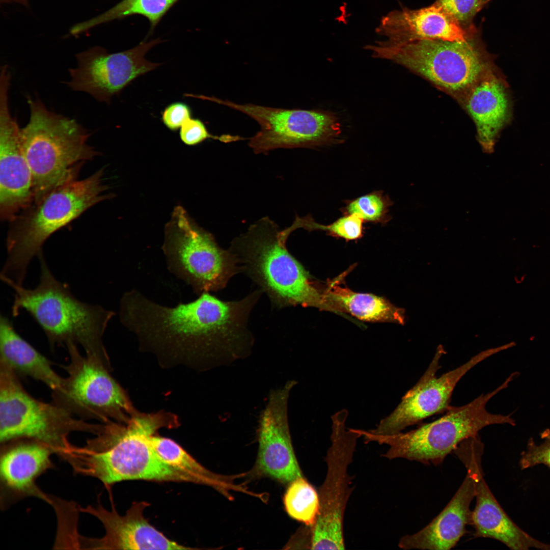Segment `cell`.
Returning <instances> with one entry per match:
<instances>
[{"label": "cell", "instance_id": "8fae6325", "mask_svg": "<svg viewBox=\"0 0 550 550\" xmlns=\"http://www.w3.org/2000/svg\"><path fill=\"white\" fill-rule=\"evenodd\" d=\"M69 363L67 376L52 391V402L82 420L126 424L138 411L126 391L102 362L81 354L76 345L66 346Z\"/></svg>", "mask_w": 550, "mask_h": 550}, {"label": "cell", "instance_id": "9c48e42d", "mask_svg": "<svg viewBox=\"0 0 550 550\" xmlns=\"http://www.w3.org/2000/svg\"><path fill=\"white\" fill-rule=\"evenodd\" d=\"M375 58L394 61L461 99L493 64L486 52L469 40L458 42L420 39L368 45Z\"/></svg>", "mask_w": 550, "mask_h": 550}, {"label": "cell", "instance_id": "e0dca14e", "mask_svg": "<svg viewBox=\"0 0 550 550\" xmlns=\"http://www.w3.org/2000/svg\"><path fill=\"white\" fill-rule=\"evenodd\" d=\"M296 384L289 380L270 392L258 429L256 469L261 475L284 483L303 476L292 446L288 418L290 393Z\"/></svg>", "mask_w": 550, "mask_h": 550}, {"label": "cell", "instance_id": "2e32d148", "mask_svg": "<svg viewBox=\"0 0 550 550\" xmlns=\"http://www.w3.org/2000/svg\"><path fill=\"white\" fill-rule=\"evenodd\" d=\"M483 450L484 445L477 435L463 441L454 451L474 481L476 505L470 524L475 530L474 538L494 539L513 550L550 549V544L536 540L521 529L500 506L483 477Z\"/></svg>", "mask_w": 550, "mask_h": 550}, {"label": "cell", "instance_id": "277c9868", "mask_svg": "<svg viewBox=\"0 0 550 550\" xmlns=\"http://www.w3.org/2000/svg\"><path fill=\"white\" fill-rule=\"evenodd\" d=\"M281 231L268 217L252 225L229 249L244 272L278 309L301 306L341 315L288 251Z\"/></svg>", "mask_w": 550, "mask_h": 550}, {"label": "cell", "instance_id": "ffe728a7", "mask_svg": "<svg viewBox=\"0 0 550 550\" xmlns=\"http://www.w3.org/2000/svg\"><path fill=\"white\" fill-rule=\"evenodd\" d=\"M505 78L492 67L463 98L477 128V140L485 153L493 152L498 136L509 122L511 105Z\"/></svg>", "mask_w": 550, "mask_h": 550}, {"label": "cell", "instance_id": "5b68a950", "mask_svg": "<svg viewBox=\"0 0 550 550\" xmlns=\"http://www.w3.org/2000/svg\"><path fill=\"white\" fill-rule=\"evenodd\" d=\"M30 117L21 129L22 151L33 178L36 204L48 193L76 178L81 163L99 152L91 133L75 120L49 110L38 98L28 97Z\"/></svg>", "mask_w": 550, "mask_h": 550}, {"label": "cell", "instance_id": "cb8c5ba5", "mask_svg": "<svg viewBox=\"0 0 550 550\" xmlns=\"http://www.w3.org/2000/svg\"><path fill=\"white\" fill-rule=\"evenodd\" d=\"M0 362L18 377L28 376L45 384L51 392L60 387L63 377L51 362L24 339L6 316H0Z\"/></svg>", "mask_w": 550, "mask_h": 550}, {"label": "cell", "instance_id": "f1b7e54d", "mask_svg": "<svg viewBox=\"0 0 550 550\" xmlns=\"http://www.w3.org/2000/svg\"><path fill=\"white\" fill-rule=\"evenodd\" d=\"M393 205L382 191H374L346 202L343 214H356L365 222L386 224L391 219L389 208Z\"/></svg>", "mask_w": 550, "mask_h": 550}, {"label": "cell", "instance_id": "7c38bea8", "mask_svg": "<svg viewBox=\"0 0 550 550\" xmlns=\"http://www.w3.org/2000/svg\"><path fill=\"white\" fill-rule=\"evenodd\" d=\"M348 412L343 409L332 416L331 445L325 460L327 471L318 491L319 513L311 527L312 549H344L343 522L351 494L352 478L348 468L352 461L357 439L361 436L354 428H347Z\"/></svg>", "mask_w": 550, "mask_h": 550}, {"label": "cell", "instance_id": "9a60e30c", "mask_svg": "<svg viewBox=\"0 0 550 550\" xmlns=\"http://www.w3.org/2000/svg\"><path fill=\"white\" fill-rule=\"evenodd\" d=\"M509 344L482 351L455 369L437 377L439 361L445 350L439 346L427 370L415 385L402 397L391 414L382 419L376 428L370 430L378 434H393L401 432L435 414L446 411L455 386L472 368L483 360L509 349Z\"/></svg>", "mask_w": 550, "mask_h": 550}, {"label": "cell", "instance_id": "d590c367", "mask_svg": "<svg viewBox=\"0 0 550 550\" xmlns=\"http://www.w3.org/2000/svg\"><path fill=\"white\" fill-rule=\"evenodd\" d=\"M3 68H6V69H8V68H3L2 69H3ZM2 69H1V70H2ZM8 70H9V69H8Z\"/></svg>", "mask_w": 550, "mask_h": 550}, {"label": "cell", "instance_id": "1f68e13d", "mask_svg": "<svg viewBox=\"0 0 550 550\" xmlns=\"http://www.w3.org/2000/svg\"><path fill=\"white\" fill-rule=\"evenodd\" d=\"M540 435L543 441L542 443L537 445L531 438L526 450L521 453L519 466L521 470L541 464L550 469V429H545Z\"/></svg>", "mask_w": 550, "mask_h": 550}, {"label": "cell", "instance_id": "f546056e", "mask_svg": "<svg viewBox=\"0 0 550 550\" xmlns=\"http://www.w3.org/2000/svg\"><path fill=\"white\" fill-rule=\"evenodd\" d=\"M364 222L356 214H345L327 225L317 223L310 215L302 217L297 216L290 228L293 231L298 228H303L309 231L321 230L334 237L342 238L346 240H353L363 236Z\"/></svg>", "mask_w": 550, "mask_h": 550}, {"label": "cell", "instance_id": "d6986e66", "mask_svg": "<svg viewBox=\"0 0 550 550\" xmlns=\"http://www.w3.org/2000/svg\"><path fill=\"white\" fill-rule=\"evenodd\" d=\"M146 502L134 503L124 515L101 506L82 510L97 517L105 531L104 536L91 539L88 545L102 549H191L169 539L151 525L144 515Z\"/></svg>", "mask_w": 550, "mask_h": 550}, {"label": "cell", "instance_id": "ac0fdd59", "mask_svg": "<svg viewBox=\"0 0 550 550\" xmlns=\"http://www.w3.org/2000/svg\"><path fill=\"white\" fill-rule=\"evenodd\" d=\"M10 86H0V214L13 220L34 201L32 175L24 155L21 129L11 115Z\"/></svg>", "mask_w": 550, "mask_h": 550}, {"label": "cell", "instance_id": "836d02e7", "mask_svg": "<svg viewBox=\"0 0 550 550\" xmlns=\"http://www.w3.org/2000/svg\"><path fill=\"white\" fill-rule=\"evenodd\" d=\"M192 116V110L186 103L178 101L168 105L161 113V121L170 130L180 129L183 123Z\"/></svg>", "mask_w": 550, "mask_h": 550}, {"label": "cell", "instance_id": "7a4b0ae2", "mask_svg": "<svg viewBox=\"0 0 550 550\" xmlns=\"http://www.w3.org/2000/svg\"><path fill=\"white\" fill-rule=\"evenodd\" d=\"M174 414L137 412L126 424H104L102 430L81 448L75 447L67 460L78 473L105 485L133 480L180 481L177 474L156 454L152 438L162 428H174Z\"/></svg>", "mask_w": 550, "mask_h": 550}, {"label": "cell", "instance_id": "484cf974", "mask_svg": "<svg viewBox=\"0 0 550 550\" xmlns=\"http://www.w3.org/2000/svg\"><path fill=\"white\" fill-rule=\"evenodd\" d=\"M152 443L158 457L177 474L180 481L210 485L227 496L230 490H244L228 477L205 468L173 439L155 434Z\"/></svg>", "mask_w": 550, "mask_h": 550}, {"label": "cell", "instance_id": "5bb4252c", "mask_svg": "<svg viewBox=\"0 0 550 550\" xmlns=\"http://www.w3.org/2000/svg\"><path fill=\"white\" fill-rule=\"evenodd\" d=\"M160 38L143 41L134 47L109 53L100 46H94L76 54L77 65L69 69L72 90L85 92L99 102L109 104L113 96L136 78L156 69L162 64L147 60L145 56Z\"/></svg>", "mask_w": 550, "mask_h": 550}, {"label": "cell", "instance_id": "e575fe53", "mask_svg": "<svg viewBox=\"0 0 550 550\" xmlns=\"http://www.w3.org/2000/svg\"><path fill=\"white\" fill-rule=\"evenodd\" d=\"M3 3H17L23 6L28 5V0H1Z\"/></svg>", "mask_w": 550, "mask_h": 550}, {"label": "cell", "instance_id": "4316f807", "mask_svg": "<svg viewBox=\"0 0 550 550\" xmlns=\"http://www.w3.org/2000/svg\"><path fill=\"white\" fill-rule=\"evenodd\" d=\"M179 0H122L106 12L73 26L70 33L81 34L100 24L132 15H140L149 21L152 30Z\"/></svg>", "mask_w": 550, "mask_h": 550}, {"label": "cell", "instance_id": "52a82bcc", "mask_svg": "<svg viewBox=\"0 0 550 550\" xmlns=\"http://www.w3.org/2000/svg\"><path fill=\"white\" fill-rule=\"evenodd\" d=\"M511 374L499 387L461 406H452L439 419L420 425L406 432L393 434H375L370 430L355 429L366 443L387 445L383 456L388 459L403 458L425 464H441L447 456L464 439L478 434L484 427L494 424L515 425L511 415L488 412L486 405L490 399L507 388L514 379Z\"/></svg>", "mask_w": 550, "mask_h": 550}, {"label": "cell", "instance_id": "d6a6232c", "mask_svg": "<svg viewBox=\"0 0 550 550\" xmlns=\"http://www.w3.org/2000/svg\"><path fill=\"white\" fill-rule=\"evenodd\" d=\"M484 0H438V3L460 24L475 16Z\"/></svg>", "mask_w": 550, "mask_h": 550}, {"label": "cell", "instance_id": "83f0119b", "mask_svg": "<svg viewBox=\"0 0 550 550\" xmlns=\"http://www.w3.org/2000/svg\"><path fill=\"white\" fill-rule=\"evenodd\" d=\"M290 483L284 498L286 512L292 518L313 527L320 510L318 491L304 476Z\"/></svg>", "mask_w": 550, "mask_h": 550}, {"label": "cell", "instance_id": "44dd1931", "mask_svg": "<svg viewBox=\"0 0 550 550\" xmlns=\"http://www.w3.org/2000/svg\"><path fill=\"white\" fill-rule=\"evenodd\" d=\"M395 43L420 39L463 42L470 40L461 24L438 3L417 10H394L382 17L376 29Z\"/></svg>", "mask_w": 550, "mask_h": 550}, {"label": "cell", "instance_id": "ba28073f", "mask_svg": "<svg viewBox=\"0 0 550 550\" xmlns=\"http://www.w3.org/2000/svg\"><path fill=\"white\" fill-rule=\"evenodd\" d=\"M18 377L0 362V442L29 439L42 443L66 458L74 448L68 436L74 432L98 434L104 424L89 423L52 401L31 395Z\"/></svg>", "mask_w": 550, "mask_h": 550}, {"label": "cell", "instance_id": "d4e9b609", "mask_svg": "<svg viewBox=\"0 0 550 550\" xmlns=\"http://www.w3.org/2000/svg\"><path fill=\"white\" fill-rule=\"evenodd\" d=\"M324 293L340 312H346L361 320L404 323V310L382 297L354 292L340 286L337 281L330 283Z\"/></svg>", "mask_w": 550, "mask_h": 550}, {"label": "cell", "instance_id": "8992f818", "mask_svg": "<svg viewBox=\"0 0 550 550\" xmlns=\"http://www.w3.org/2000/svg\"><path fill=\"white\" fill-rule=\"evenodd\" d=\"M103 170L69 180L48 193L9 232L7 257L0 274L4 283L23 285L28 266L46 240L90 207L113 197L105 194Z\"/></svg>", "mask_w": 550, "mask_h": 550}, {"label": "cell", "instance_id": "4fadbf2b", "mask_svg": "<svg viewBox=\"0 0 550 550\" xmlns=\"http://www.w3.org/2000/svg\"><path fill=\"white\" fill-rule=\"evenodd\" d=\"M200 98L228 106L255 120L260 130L249 139V145L256 153L278 148H311L342 142L338 118L329 112L238 104L203 95Z\"/></svg>", "mask_w": 550, "mask_h": 550}, {"label": "cell", "instance_id": "603a6c76", "mask_svg": "<svg viewBox=\"0 0 550 550\" xmlns=\"http://www.w3.org/2000/svg\"><path fill=\"white\" fill-rule=\"evenodd\" d=\"M1 482L5 490L17 497L35 496L47 499L37 487V479L52 467L54 452L47 446L29 439H17L1 444Z\"/></svg>", "mask_w": 550, "mask_h": 550}, {"label": "cell", "instance_id": "30bf717a", "mask_svg": "<svg viewBox=\"0 0 550 550\" xmlns=\"http://www.w3.org/2000/svg\"><path fill=\"white\" fill-rule=\"evenodd\" d=\"M161 249L169 271L198 295L224 289L234 276L242 272L236 256L221 248L179 205L166 226Z\"/></svg>", "mask_w": 550, "mask_h": 550}, {"label": "cell", "instance_id": "6da1fadb", "mask_svg": "<svg viewBox=\"0 0 550 550\" xmlns=\"http://www.w3.org/2000/svg\"><path fill=\"white\" fill-rule=\"evenodd\" d=\"M262 293L258 289L241 299L225 301L203 292L170 307L133 289L121 297L119 319L135 336L140 349L153 354L163 367L205 368L210 361L239 358L250 351L253 337L248 320Z\"/></svg>", "mask_w": 550, "mask_h": 550}, {"label": "cell", "instance_id": "3957f363", "mask_svg": "<svg viewBox=\"0 0 550 550\" xmlns=\"http://www.w3.org/2000/svg\"><path fill=\"white\" fill-rule=\"evenodd\" d=\"M38 258L40 274L35 288L6 284L14 292L12 315L26 311L43 331L51 347L70 343L80 345L86 356L111 368L103 336L116 313L78 299L67 284L54 276L42 252Z\"/></svg>", "mask_w": 550, "mask_h": 550}, {"label": "cell", "instance_id": "7402d4cb", "mask_svg": "<svg viewBox=\"0 0 550 550\" xmlns=\"http://www.w3.org/2000/svg\"><path fill=\"white\" fill-rule=\"evenodd\" d=\"M475 493L473 478L467 471L463 482L442 512L422 529L402 537L399 547L408 550L453 548L465 533L466 526L471 524L470 505Z\"/></svg>", "mask_w": 550, "mask_h": 550}, {"label": "cell", "instance_id": "4dcf8cb0", "mask_svg": "<svg viewBox=\"0 0 550 550\" xmlns=\"http://www.w3.org/2000/svg\"><path fill=\"white\" fill-rule=\"evenodd\" d=\"M179 135L182 142L188 146L197 145L208 139L224 143H230L244 139L237 135L230 134L222 135L220 136L212 135L209 132L200 119L192 118L186 120L182 125L180 128Z\"/></svg>", "mask_w": 550, "mask_h": 550}]
</instances>
